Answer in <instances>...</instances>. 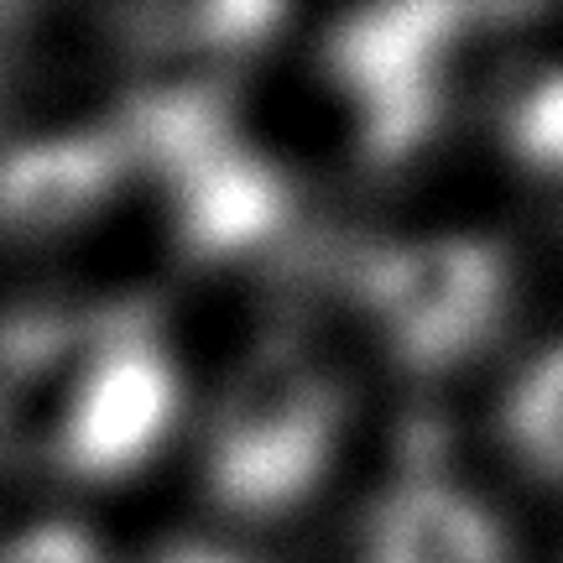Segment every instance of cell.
I'll list each match as a JSON object with an SVG mask.
<instances>
[{
    "mask_svg": "<svg viewBox=\"0 0 563 563\" xmlns=\"http://www.w3.org/2000/svg\"><path fill=\"white\" fill-rule=\"evenodd\" d=\"M340 433V391L298 344H266L245 365L209 439V490L241 517L298 506L329 470Z\"/></svg>",
    "mask_w": 563,
    "mask_h": 563,
    "instance_id": "obj_1",
    "label": "cell"
},
{
    "mask_svg": "<svg viewBox=\"0 0 563 563\" xmlns=\"http://www.w3.org/2000/svg\"><path fill=\"white\" fill-rule=\"evenodd\" d=\"M53 454L84 481H121L152 460L178 418V365L141 313H110L63 340Z\"/></svg>",
    "mask_w": 563,
    "mask_h": 563,
    "instance_id": "obj_2",
    "label": "cell"
},
{
    "mask_svg": "<svg viewBox=\"0 0 563 563\" xmlns=\"http://www.w3.org/2000/svg\"><path fill=\"white\" fill-rule=\"evenodd\" d=\"M365 302L407 365L443 371L501 329L506 262L496 245L470 235L391 245L365 266Z\"/></svg>",
    "mask_w": 563,
    "mask_h": 563,
    "instance_id": "obj_3",
    "label": "cell"
},
{
    "mask_svg": "<svg viewBox=\"0 0 563 563\" xmlns=\"http://www.w3.org/2000/svg\"><path fill=\"white\" fill-rule=\"evenodd\" d=\"M464 26L449 5H386L355 11L329 37V68L361 110L365 152L376 162L407 157L443 104V68Z\"/></svg>",
    "mask_w": 563,
    "mask_h": 563,
    "instance_id": "obj_4",
    "label": "cell"
},
{
    "mask_svg": "<svg viewBox=\"0 0 563 563\" xmlns=\"http://www.w3.org/2000/svg\"><path fill=\"white\" fill-rule=\"evenodd\" d=\"M125 162L131 152L121 131L32 141L16 157L0 162V224L21 235L79 224L121 183Z\"/></svg>",
    "mask_w": 563,
    "mask_h": 563,
    "instance_id": "obj_5",
    "label": "cell"
},
{
    "mask_svg": "<svg viewBox=\"0 0 563 563\" xmlns=\"http://www.w3.org/2000/svg\"><path fill=\"white\" fill-rule=\"evenodd\" d=\"M365 563H506V538L464 490L412 470L376 511Z\"/></svg>",
    "mask_w": 563,
    "mask_h": 563,
    "instance_id": "obj_6",
    "label": "cell"
},
{
    "mask_svg": "<svg viewBox=\"0 0 563 563\" xmlns=\"http://www.w3.org/2000/svg\"><path fill=\"white\" fill-rule=\"evenodd\" d=\"M511 439L538 475L563 481V344L532 365L511 397Z\"/></svg>",
    "mask_w": 563,
    "mask_h": 563,
    "instance_id": "obj_7",
    "label": "cell"
},
{
    "mask_svg": "<svg viewBox=\"0 0 563 563\" xmlns=\"http://www.w3.org/2000/svg\"><path fill=\"white\" fill-rule=\"evenodd\" d=\"M506 146L522 167L563 178V68H548L517 89L506 110Z\"/></svg>",
    "mask_w": 563,
    "mask_h": 563,
    "instance_id": "obj_8",
    "label": "cell"
},
{
    "mask_svg": "<svg viewBox=\"0 0 563 563\" xmlns=\"http://www.w3.org/2000/svg\"><path fill=\"white\" fill-rule=\"evenodd\" d=\"M0 563H95V548L84 543L79 532L68 527H42V532H26L0 553Z\"/></svg>",
    "mask_w": 563,
    "mask_h": 563,
    "instance_id": "obj_9",
    "label": "cell"
},
{
    "mask_svg": "<svg viewBox=\"0 0 563 563\" xmlns=\"http://www.w3.org/2000/svg\"><path fill=\"white\" fill-rule=\"evenodd\" d=\"M157 563H251L245 553H224V548H203V543H183L173 553H162Z\"/></svg>",
    "mask_w": 563,
    "mask_h": 563,
    "instance_id": "obj_10",
    "label": "cell"
}]
</instances>
